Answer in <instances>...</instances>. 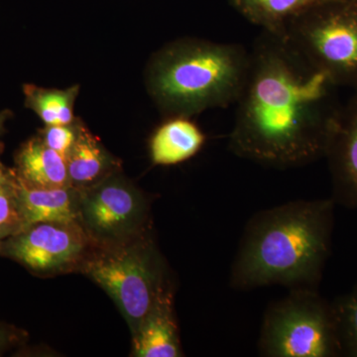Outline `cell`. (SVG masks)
I'll return each mask as SVG.
<instances>
[{
    "mask_svg": "<svg viewBox=\"0 0 357 357\" xmlns=\"http://www.w3.org/2000/svg\"><path fill=\"white\" fill-rule=\"evenodd\" d=\"M337 88L285 36L263 32L236 102L230 150L275 168L323 158L342 107Z\"/></svg>",
    "mask_w": 357,
    "mask_h": 357,
    "instance_id": "cell-1",
    "label": "cell"
},
{
    "mask_svg": "<svg viewBox=\"0 0 357 357\" xmlns=\"http://www.w3.org/2000/svg\"><path fill=\"white\" fill-rule=\"evenodd\" d=\"M335 206L333 199H299L253 215L232 263L230 286L316 289L330 256Z\"/></svg>",
    "mask_w": 357,
    "mask_h": 357,
    "instance_id": "cell-2",
    "label": "cell"
},
{
    "mask_svg": "<svg viewBox=\"0 0 357 357\" xmlns=\"http://www.w3.org/2000/svg\"><path fill=\"white\" fill-rule=\"evenodd\" d=\"M249 67L250 53L241 45L178 40L152 58L147 88L167 115L191 117L236 102Z\"/></svg>",
    "mask_w": 357,
    "mask_h": 357,
    "instance_id": "cell-3",
    "label": "cell"
},
{
    "mask_svg": "<svg viewBox=\"0 0 357 357\" xmlns=\"http://www.w3.org/2000/svg\"><path fill=\"white\" fill-rule=\"evenodd\" d=\"M258 347L268 357L342 356L333 304L317 289H291L265 312Z\"/></svg>",
    "mask_w": 357,
    "mask_h": 357,
    "instance_id": "cell-4",
    "label": "cell"
},
{
    "mask_svg": "<svg viewBox=\"0 0 357 357\" xmlns=\"http://www.w3.org/2000/svg\"><path fill=\"white\" fill-rule=\"evenodd\" d=\"M282 35L337 86L357 89V0L312 7L290 21Z\"/></svg>",
    "mask_w": 357,
    "mask_h": 357,
    "instance_id": "cell-5",
    "label": "cell"
},
{
    "mask_svg": "<svg viewBox=\"0 0 357 357\" xmlns=\"http://www.w3.org/2000/svg\"><path fill=\"white\" fill-rule=\"evenodd\" d=\"M86 268L116 303L134 333L160 293L168 288L151 248L116 249L91 260Z\"/></svg>",
    "mask_w": 357,
    "mask_h": 357,
    "instance_id": "cell-6",
    "label": "cell"
},
{
    "mask_svg": "<svg viewBox=\"0 0 357 357\" xmlns=\"http://www.w3.org/2000/svg\"><path fill=\"white\" fill-rule=\"evenodd\" d=\"M84 239L73 225L37 223L6 237L0 255L37 273L52 271L81 255Z\"/></svg>",
    "mask_w": 357,
    "mask_h": 357,
    "instance_id": "cell-7",
    "label": "cell"
},
{
    "mask_svg": "<svg viewBox=\"0 0 357 357\" xmlns=\"http://www.w3.org/2000/svg\"><path fill=\"white\" fill-rule=\"evenodd\" d=\"M84 201L86 222L91 229L105 236H117L128 231L142 217L140 195L116 176H109L93 185Z\"/></svg>",
    "mask_w": 357,
    "mask_h": 357,
    "instance_id": "cell-8",
    "label": "cell"
},
{
    "mask_svg": "<svg viewBox=\"0 0 357 357\" xmlns=\"http://www.w3.org/2000/svg\"><path fill=\"white\" fill-rule=\"evenodd\" d=\"M325 157L332 173L333 202L357 208V89L340 107Z\"/></svg>",
    "mask_w": 357,
    "mask_h": 357,
    "instance_id": "cell-9",
    "label": "cell"
},
{
    "mask_svg": "<svg viewBox=\"0 0 357 357\" xmlns=\"http://www.w3.org/2000/svg\"><path fill=\"white\" fill-rule=\"evenodd\" d=\"M172 293H160L153 306L134 333V351L139 357L182 356L177 324L174 316Z\"/></svg>",
    "mask_w": 357,
    "mask_h": 357,
    "instance_id": "cell-10",
    "label": "cell"
},
{
    "mask_svg": "<svg viewBox=\"0 0 357 357\" xmlns=\"http://www.w3.org/2000/svg\"><path fill=\"white\" fill-rule=\"evenodd\" d=\"M13 185L20 204L23 229L37 223L73 225L77 218L72 187H33L21 182L13 171Z\"/></svg>",
    "mask_w": 357,
    "mask_h": 357,
    "instance_id": "cell-11",
    "label": "cell"
},
{
    "mask_svg": "<svg viewBox=\"0 0 357 357\" xmlns=\"http://www.w3.org/2000/svg\"><path fill=\"white\" fill-rule=\"evenodd\" d=\"M14 162V174L25 184L45 189L72 187L66 159L47 146L38 135L21 145Z\"/></svg>",
    "mask_w": 357,
    "mask_h": 357,
    "instance_id": "cell-12",
    "label": "cell"
},
{
    "mask_svg": "<svg viewBox=\"0 0 357 357\" xmlns=\"http://www.w3.org/2000/svg\"><path fill=\"white\" fill-rule=\"evenodd\" d=\"M202 129L187 116H170L150 140V156L155 165L183 163L199 153L206 142Z\"/></svg>",
    "mask_w": 357,
    "mask_h": 357,
    "instance_id": "cell-13",
    "label": "cell"
},
{
    "mask_svg": "<svg viewBox=\"0 0 357 357\" xmlns=\"http://www.w3.org/2000/svg\"><path fill=\"white\" fill-rule=\"evenodd\" d=\"M66 162L70 184L77 187L98 184L112 176L119 167V162L84 124Z\"/></svg>",
    "mask_w": 357,
    "mask_h": 357,
    "instance_id": "cell-14",
    "label": "cell"
},
{
    "mask_svg": "<svg viewBox=\"0 0 357 357\" xmlns=\"http://www.w3.org/2000/svg\"><path fill=\"white\" fill-rule=\"evenodd\" d=\"M331 0H230L243 17L266 32L283 34L290 21Z\"/></svg>",
    "mask_w": 357,
    "mask_h": 357,
    "instance_id": "cell-15",
    "label": "cell"
},
{
    "mask_svg": "<svg viewBox=\"0 0 357 357\" xmlns=\"http://www.w3.org/2000/svg\"><path fill=\"white\" fill-rule=\"evenodd\" d=\"M22 91L25 107L32 110L45 126H64L76 121L74 107L79 93V84L58 89L25 84Z\"/></svg>",
    "mask_w": 357,
    "mask_h": 357,
    "instance_id": "cell-16",
    "label": "cell"
},
{
    "mask_svg": "<svg viewBox=\"0 0 357 357\" xmlns=\"http://www.w3.org/2000/svg\"><path fill=\"white\" fill-rule=\"evenodd\" d=\"M342 354L357 357V285L333 304Z\"/></svg>",
    "mask_w": 357,
    "mask_h": 357,
    "instance_id": "cell-17",
    "label": "cell"
},
{
    "mask_svg": "<svg viewBox=\"0 0 357 357\" xmlns=\"http://www.w3.org/2000/svg\"><path fill=\"white\" fill-rule=\"evenodd\" d=\"M0 229L9 236L23 229L20 204L14 189L13 174L10 180L0 182Z\"/></svg>",
    "mask_w": 357,
    "mask_h": 357,
    "instance_id": "cell-18",
    "label": "cell"
},
{
    "mask_svg": "<svg viewBox=\"0 0 357 357\" xmlns=\"http://www.w3.org/2000/svg\"><path fill=\"white\" fill-rule=\"evenodd\" d=\"M83 124V121L77 119L72 123L64 126H45L39 130L38 136L47 146L66 159L74 146Z\"/></svg>",
    "mask_w": 357,
    "mask_h": 357,
    "instance_id": "cell-19",
    "label": "cell"
},
{
    "mask_svg": "<svg viewBox=\"0 0 357 357\" xmlns=\"http://www.w3.org/2000/svg\"><path fill=\"white\" fill-rule=\"evenodd\" d=\"M17 338V333H15L13 328L0 326V354L13 345Z\"/></svg>",
    "mask_w": 357,
    "mask_h": 357,
    "instance_id": "cell-20",
    "label": "cell"
},
{
    "mask_svg": "<svg viewBox=\"0 0 357 357\" xmlns=\"http://www.w3.org/2000/svg\"><path fill=\"white\" fill-rule=\"evenodd\" d=\"M3 143L0 142V156H1L2 151H3ZM13 174V169H7L2 164L1 159H0V182H6V181L10 180Z\"/></svg>",
    "mask_w": 357,
    "mask_h": 357,
    "instance_id": "cell-21",
    "label": "cell"
},
{
    "mask_svg": "<svg viewBox=\"0 0 357 357\" xmlns=\"http://www.w3.org/2000/svg\"><path fill=\"white\" fill-rule=\"evenodd\" d=\"M13 112L9 109L0 110V134L6 128V122L13 117Z\"/></svg>",
    "mask_w": 357,
    "mask_h": 357,
    "instance_id": "cell-22",
    "label": "cell"
},
{
    "mask_svg": "<svg viewBox=\"0 0 357 357\" xmlns=\"http://www.w3.org/2000/svg\"><path fill=\"white\" fill-rule=\"evenodd\" d=\"M8 234H6V232L2 231L1 229H0V250H1V244L2 241H4V239L6 238V237H8Z\"/></svg>",
    "mask_w": 357,
    "mask_h": 357,
    "instance_id": "cell-23",
    "label": "cell"
}]
</instances>
